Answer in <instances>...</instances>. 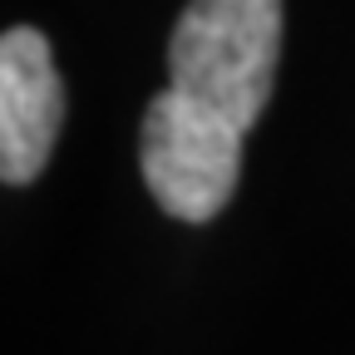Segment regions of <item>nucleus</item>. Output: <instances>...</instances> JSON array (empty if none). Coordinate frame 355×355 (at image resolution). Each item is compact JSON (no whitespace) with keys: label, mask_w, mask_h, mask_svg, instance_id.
Instances as JSON below:
<instances>
[{"label":"nucleus","mask_w":355,"mask_h":355,"mask_svg":"<svg viewBox=\"0 0 355 355\" xmlns=\"http://www.w3.org/2000/svg\"><path fill=\"white\" fill-rule=\"evenodd\" d=\"M64 123V89L50 60V40L15 25L0 40V178L10 188L40 178Z\"/></svg>","instance_id":"obj_2"},{"label":"nucleus","mask_w":355,"mask_h":355,"mask_svg":"<svg viewBox=\"0 0 355 355\" xmlns=\"http://www.w3.org/2000/svg\"><path fill=\"white\" fill-rule=\"evenodd\" d=\"M282 0H188L168 40V89L139 133L144 183L178 222H207L232 202L242 139L272 99Z\"/></svg>","instance_id":"obj_1"}]
</instances>
